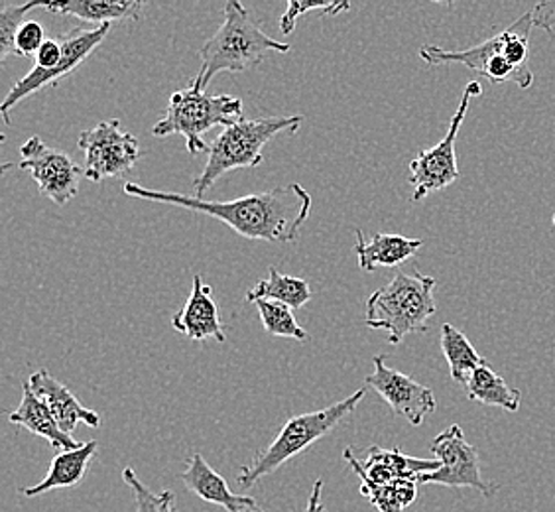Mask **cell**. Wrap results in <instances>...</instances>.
<instances>
[{
  "label": "cell",
  "instance_id": "22",
  "mask_svg": "<svg viewBox=\"0 0 555 512\" xmlns=\"http://www.w3.org/2000/svg\"><path fill=\"white\" fill-rule=\"evenodd\" d=\"M465 386L473 402L496 406L506 412H518L522 405V393L508 386L501 374L494 373L489 364H482L481 369H477Z\"/></svg>",
  "mask_w": 555,
  "mask_h": 512
},
{
  "label": "cell",
  "instance_id": "26",
  "mask_svg": "<svg viewBox=\"0 0 555 512\" xmlns=\"http://www.w3.org/2000/svg\"><path fill=\"white\" fill-rule=\"evenodd\" d=\"M122 479L132 491L137 512H176V495L173 492L168 489L162 492L150 491L149 487L137 477L132 468L122 471Z\"/></svg>",
  "mask_w": 555,
  "mask_h": 512
},
{
  "label": "cell",
  "instance_id": "15",
  "mask_svg": "<svg viewBox=\"0 0 555 512\" xmlns=\"http://www.w3.org/2000/svg\"><path fill=\"white\" fill-rule=\"evenodd\" d=\"M28 384L34 391V395L42 400L43 405L50 408V412L54 414L60 427L65 434L72 436L75 427L79 424H86L89 427L101 426V417L95 410L81 405L74 393L48 373L46 369H40L36 373L30 374Z\"/></svg>",
  "mask_w": 555,
  "mask_h": 512
},
{
  "label": "cell",
  "instance_id": "27",
  "mask_svg": "<svg viewBox=\"0 0 555 512\" xmlns=\"http://www.w3.org/2000/svg\"><path fill=\"white\" fill-rule=\"evenodd\" d=\"M46 2H26V4H11L0 11V62L9 55H16V34L21 30L24 18L34 9H43Z\"/></svg>",
  "mask_w": 555,
  "mask_h": 512
},
{
  "label": "cell",
  "instance_id": "3",
  "mask_svg": "<svg viewBox=\"0 0 555 512\" xmlns=\"http://www.w3.org/2000/svg\"><path fill=\"white\" fill-rule=\"evenodd\" d=\"M436 278L414 270L398 272L386 286L366 299L364 325L386 331L390 345H400L410 333H426L436 316Z\"/></svg>",
  "mask_w": 555,
  "mask_h": 512
},
{
  "label": "cell",
  "instance_id": "14",
  "mask_svg": "<svg viewBox=\"0 0 555 512\" xmlns=\"http://www.w3.org/2000/svg\"><path fill=\"white\" fill-rule=\"evenodd\" d=\"M171 328L193 342H227L219 308L215 304L214 290L205 284L199 274L193 277L192 294L185 299L182 310L171 318Z\"/></svg>",
  "mask_w": 555,
  "mask_h": 512
},
{
  "label": "cell",
  "instance_id": "10",
  "mask_svg": "<svg viewBox=\"0 0 555 512\" xmlns=\"http://www.w3.org/2000/svg\"><path fill=\"white\" fill-rule=\"evenodd\" d=\"M429 449L441 463V468L422 475L420 483H436L453 489H477L487 499L496 492V487L482 479L479 453L465 439V434L457 424L436 436Z\"/></svg>",
  "mask_w": 555,
  "mask_h": 512
},
{
  "label": "cell",
  "instance_id": "21",
  "mask_svg": "<svg viewBox=\"0 0 555 512\" xmlns=\"http://www.w3.org/2000/svg\"><path fill=\"white\" fill-rule=\"evenodd\" d=\"M311 296L313 294L308 280L282 274L276 267H272L268 278L258 280L257 284L246 292V302L255 304L258 299H268L284 304L289 310H299L310 302Z\"/></svg>",
  "mask_w": 555,
  "mask_h": 512
},
{
  "label": "cell",
  "instance_id": "17",
  "mask_svg": "<svg viewBox=\"0 0 555 512\" xmlns=\"http://www.w3.org/2000/svg\"><path fill=\"white\" fill-rule=\"evenodd\" d=\"M354 253L359 258V268L364 272H374L376 268L400 267L424 246L422 239L390 233H376L371 241H366L361 229L354 231Z\"/></svg>",
  "mask_w": 555,
  "mask_h": 512
},
{
  "label": "cell",
  "instance_id": "16",
  "mask_svg": "<svg viewBox=\"0 0 555 512\" xmlns=\"http://www.w3.org/2000/svg\"><path fill=\"white\" fill-rule=\"evenodd\" d=\"M182 481L202 501L217 504L227 512H258L260 509L253 497L231 491L221 473H217L199 453H193L192 458H188V468L182 473Z\"/></svg>",
  "mask_w": 555,
  "mask_h": 512
},
{
  "label": "cell",
  "instance_id": "7",
  "mask_svg": "<svg viewBox=\"0 0 555 512\" xmlns=\"http://www.w3.org/2000/svg\"><path fill=\"white\" fill-rule=\"evenodd\" d=\"M108 33H111V26H96L91 30L74 28L60 40H46L36 54L33 72L21 77L12 86L9 95L4 97L0 105V115L4 118V125H11L12 108L26 97L38 93L43 87L52 86L57 79L75 72L103 43Z\"/></svg>",
  "mask_w": 555,
  "mask_h": 512
},
{
  "label": "cell",
  "instance_id": "2",
  "mask_svg": "<svg viewBox=\"0 0 555 512\" xmlns=\"http://www.w3.org/2000/svg\"><path fill=\"white\" fill-rule=\"evenodd\" d=\"M289 48V43L270 38L243 2L229 0L223 7V24L199 50L202 69L195 75L192 87L205 91L215 75L245 72L260 64L270 52L288 54Z\"/></svg>",
  "mask_w": 555,
  "mask_h": 512
},
{
  "label": "cell",
  "instance_id": "28",
  "mask_svg": "<svg viewBox=\"0 0 555 512\" xmlns=\"http://www.w3.org/2000/svg\"><path fill=\"white\" fill-rule=\"evenodd\" d=\"M320 11L325 14H332L337 16L341 12L351 11V4L349 2H339V0H332V2H311V0H289L288 11L284 12L280 16V30L284 34L294 33L296 28V22L301 18L306 12Z\"/></svg>",
  "mask_w": 555,
  "mask_h": 512
},
{
  "label": "cell",
  "instance_id": "33",
  "mask_svg": "<svg viewBox=\"0 0 555 512\" xmlns=\"http://www.w3.org/2000/svg\"><path fill=\"white\" fill-rule=\"evenodd\" d=\"M554 227H555V214H554Z\"/></svg>",
  "mask_w": 555,
  "mask_h": 512
},
{
  "label": "cell",
  "instance_id": "19",
  "mask_svg": "<svg viewBox=\"0 0 555 512\" xmlns=\"http://www.w3.org/2000/svg\"><path fill=\"white\" fill-rule=\"evenodd\" d=\"M99 444L95 439L81 444V448L67 449L57 453L52 459V465L46 473L42 483L34 485V487H24L21 489L24 497H38L43 492L54 491V489H72L75 485H79L86 477L87 470L91 459L95 458Z\"/></svg>",
  "mask_w": 555,
  "mask_h": 512
},
{
  "label": "cell",
  "instance_id": "1",
  "mask_svg": "<svg viewBox=\"0 0 555 512\" xmlns=\"http://www.w3.org/2000/svg\"><path fill=\"white\" fill-rule=\"evenodd\" d=\"M122 192L144 202L166 203L209 215L245 239L284 245L298 239L313 205L310 192L301 183L280 185L270 192L253 193L231 202H207L195 195L149 190L134 182L125 183Z\"/></svg>",
  "mask_w": 555,
  "mask_h": 512
},
{
  "label": "cell",
  "instance_id": "32",
  "mask_svg": "<svg viewBox=\"0 0 555 512\" xmlns=\"http://www.w3.org/2000/svg\"><path fill=\"white\" fill-rule=\"evenodd\" d=\"M258 512H264V511H262V509H258Z\"/></svg>",
  "mask_w": 555,
  "mask_h": 512
},
{
  "label": "cell",
  "instance_id": "11",
  "mask_svg": "<svg viewBox=\"0 0 555 512\" xmlns=\"http://www.w3.org/2000/svg\"><path fill=\"white\" fill-rule=\"evenodd\" d=\"M22 161L18 168L28 171L38 190L55 205H67L79 190V180L86 176L69 154L50 149L40 137L26 140L21 149Z\"/></svg>",
  "mask_w": 555,
  "mask_h": 512
},
{
  "label": "cell",
  "instance_id": "23",
  "mask_svg": "<svg viewBox=\"0 0 555 512\" xmlns=\"http://www.w3.org/2000/svg\"><path fill=\"white\" fill-rule=\"evenodd\" d=\"M441 351L449 364V373L455 383L467 384L470 376L487 361L482 359L463 331L451 323L441 325Z\"/></svg>",
  "mask_w": 555,
  "mask_h": 512
},
{
  "label": "cell",
  "instance_id": "4",
  "mask_svg": "<svg viewBox=\"0 0 555 512\" xmlns=\"http://www.w3.org/2000/svg\"><path fill=\"white\" fill-rule=\"evenodd\" d=\"M304 117L241 118L209 144V158L204 171L193 182L195 197L204 200L214 183L233 170L258 168L264 161V146L278 135L298 132Z\"/></svg>",
  "mask_w": 555,
  "mask_h": 512
},
{
  "label": "cell",
  "instance_id": "13",
  "mask_svg": "<svg viewBox=\"0 0 555 512\" xmlns=\"http://www.w3.org/2000/svg\"><path fill=\"white\" fill-rule=\"evenodd\" d=\"M343 458L364 487H385L404 479L420 481L422 475L441 468L438 459L410 458L400 449L371 448L363 459L354 458L352 449H345Z\"/></svg>",
  "mask_w": 555,
  "mask_h": 512
},
{
  "label": "cell",
  "instance_id": "5",
  "mask_svg": "<svg viewBox=\"0 0 555 512\" xmlns=\"http://www.w3.org/2000/svg\"><path fill=\"white\" fill-rule=\"evenodd\" d=\"M366 395V388H359L357 393L347 396L345 400H339L335 405L321 408L315 412H306L298 417L289 418L288 422L282 426L274 441L257 453L250 465H245L238 473V485L241 487H253L257 485L262 477L272 475L274 471L280 470L286 461L296 458L301 451L313 446L315 441L325 438L330 432L345 422L357 410L359 402Z\"/></svg>",
  "mask_w": 555,
  "mask_h": 512
},
{
  "label": "cell",
  "instance_id": "8",
  "mask_svg": "<svg viewBox=\"0 0 555 512\" xmlns=\"http://www.w3.org/2000/svg\"><path fill=\"white\" fill-rule=\"evenodd\" d=\"M481 84L470 81L461 95L460 107L449 123L448 135L439 140L434 149L417 152L416 158L410 162V183L414 188V192H412L414 202H422L429 193L441 192L451 183L460 180L455 142H457V135L463 127V120L467 117L470 101L481 97Z\"/></svg>",
  "mask_w": 555,
  "mask_h": 512
},
{
  "label": "cell",
  "instance_id": "24",
  "mask_svg": "<svg viewBox=\"0 0 555 512\" xmlns=\"http://www.w3.org/2000/svg\"><path fill=\"white\" fill-rule=\"evenodd\" d=\"M255 306H257L258 316H260L264 330L270 335L289 337V340H298V342H306L310 337L308 331L304 330L296 321L294 310H289L288 306L278 304V302H268V299H258L255 302Z\"/></svg>",
  "mask_w": 555,
  "mask_h": 512
},
{
  "label": "cell",
  "instance_id": "9",
  "mask_svg": "<svg viewBox=\"0 0 555 512\" xmlns=\"http://www.w3.org/2000/svg\"><path fill=\"white\" fill-rule=\"evenodd\" d=\"M77 146L86 152V178L103 182L129 174L140 158L137 137L120 128V120H103L77 139Z\"/></svg>",
  "mask_w": 555,
  "mask_h": 512
},
{
  "label": "cell",
  "instance_id": "30",
  "mask_svg": "<svg viewBox=\"0 0 555 512\" xmlns=\"http://www.w3.org/2000/svg\"><path fill=\"white\" fill-rule=\"evenodd\" d=\"M532 22L535 28H542L550 36L555 34V0H542L532 9Z\"/></svg>",
  "mask_w": 555,
  "mask_h": 512
},
{
  "label": "cell",
  "instance_id": "25",
  "mask_svg": "<svg viewBox=\"0 0 555 512\" xmlns=\"http://www.w3.org/2000/svg\"><path fill=\"white\" fill-rule=\"evenodd\" d=\"M417 483L420 481L404 479L385 487L361 485V495L373 502L374 509L380 512H404L412 502L416 501Z\"/></svg>",
  "mask_w": 555,
  "mask_h": 512
},
{
  "label": "cell",
  "instance_id": "31",
  "mask_svg": "<svg viewBox=\"0 0 555 512\" xmlns=\"http://www.w3.org/2000/svg\"><path fill=\"white\" fill-rule=\"evenodd\" d=\"M321 489H323V481H315V485H313V489H311L310 499H308V504H306V511L304 512H327L323 509V504H321Z\"/></svg>",
  "mask_w": 555,
  "mask_h": 512
},
{
  "label": "cell",
  "instance_id": "12",
  "mask_svg": "<svg viewBox=\"0 0 555 512\" xmlns=\"http://www.w3.org/2000/svg\"><path fill=\"white\" fill-rule=\"evenodd\" d=\"M373 363L374 373L364 379L366 386L385 398L396 417L406 418L412 426H422L426 417L434 414L438 408L434 391L412 376L390 369L385 355H376Z\"/></svg>",
  "mask_w": 555,
  "mask_h": 512
},
{
  "label": "cell",
  "instance_id": "20",
  "mask_svg": "<svg viewBox=\"0 0 555 512\" xmlns=\"http://www.w3.org/2000/svg\"><path fill=\"white\" fill-rule=\"evenodd\" d=\"M46 11L75 16L79 21L93 22L96 26L118 21H139L142 2L134 0H65L46 2Z\"/></svg>",
  "mask_w": 555,
  "mask_h": 512
},
{
  "label": "cell",
  "instance_id": "18",
  "mask_svg": "<svg viewBox=\"0 0 555 512\" xmlns=\"http://www.w3.org/2000/svg\"><path fill=\"white\" fill-rule=\"evenodd\" d=\"M9 420L14 426L26 427L28 432L46 439L52 448H60L62 451L81 448V444L74 436L65 434L64 430L60 427L54 414L50 412V408L43 405L38 396L34 395V391L28 383L22 386L21 406L12 412Z\"/></svg>",
  "mask_w": 555,
  "mask_h": 512
},
{
  "label": "cell",
  "instance_id": "29",
  "mask_svg": "<svg viewBox=\"0 0 555 512\" xmlns=\"http://www.w3.org/2000/svg\"><path fill=\"white\" fill-rule=\"evenodd\" d=\"M46 38H43V26L40 22L26 21L16 34V55L22 57H36L38 50L42 48Z\"/></svg>",
  "mask_w": 555,
  "mask_h": 512
},
{
  "label": "cell",
  "instance_id": "6",
  "mask_svg": "<svg viewBox=\"0 0 555 512\" xmlns=\"http://www.w3.org/2000/svg\"><path fill=\"white\" fill-rule=\"evenodd\" d=\"M243 118V101L231 95H209L192 86L171 93L166 108V117L152 127L154 137L182 135L185 149L195 156L199 152H209L204 135L211 128L231 127Z\"/></svg>",
  "mask_w": 555,
  "mask_h": 512
}]
</instances>
